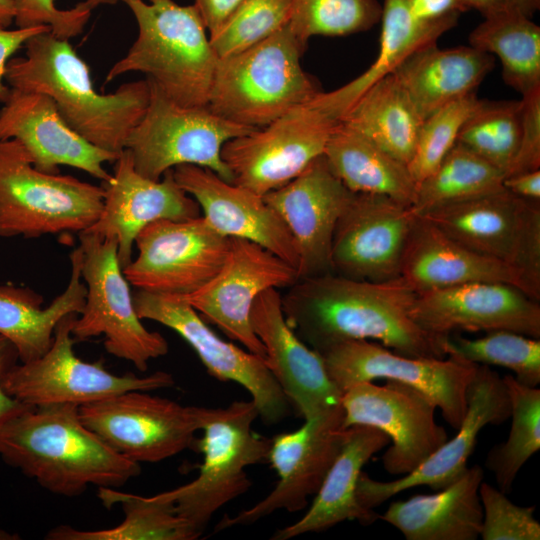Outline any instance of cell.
I'll return each instance as SVG.
<instances>
[{"instance_id": "8992f818", "label": "cell", "mask_w": 540, "mask_h": 540, "mask_svg": "<svg viewBox=\"0 0 540 540\" xmlns=\"http://www.w3.org/2000/svg\"><path fill=\"white\" fill-rule=\"evenodd\" d=\"M202 437L194 446L203 454L198 476L158 495L173 502L178 515L202 534L212 516L252 485L246 468L267 460L270 438L252 428L259 417L252 400L226 407H197Z\"/></svg>"}, {"instance_id": "7402d4cb", "label": "cell", "mask_w": 540, "mask_h": 540, "mask_svg": "<svg viewBox=\"0 0 540 540\" xmlns=\"http://www.w3.org/2000/svg\"><path fill=\"white\" fill-rule=\"evenodd\" d=\"M411 317L437 336L508 330L540 338V301L501 282H471L418 293Z\"/></svg>"}, {"instance_id": "83f0119b", "label": "cell", "mask_w": 540, "mask_h": 540, "mask_svg": "<svg viewBox=\"0 0 540 540\" xmlns=\"http://www.w3.org/2000/svg\"><path fill=\"white\" fill-rule=\"evenodd\" d=\"M400 278L417 294L484 281L511 284L531 297L516 270L466 248L418 215L403 255Z\"/></svg>"}, {"instance_id": "836d02e7", "label": "cell", "mask_w": 540, "mask_h": 540, "mask_svg": "<svg viewBox=\"0 0 540 540\" xmlns=\"http://www.w3.org/2000/svg\"><path fill=\"white\" fill-rule=\"evenodd\" d=\"M333 173L354 193L387 196L413 204L417 183L408 166L339 121L324 151Z\"/></svg>"}, {"instance_id": "f6af8a7d", "label": "cell", "mask_w": 540, "mask_h": 540, "mask_svg": "<svg viewBox=\"0 0 540 540\" xmlns=\"http://www.w3.org/2000/svg\"><path fill=\"white\" fill-rule=\"evenodd\" d=\"M483 509L480 537L483 540H539L540 523L535 506H519L507 494L484 481L479 487Z\"/></svg>"}, {"instance_id": "2e32d148", "label": "cell", "mask_w": 540, "mask_h": 540, "mask_svg": "<svg viewBox=\"0 0 540 540\" xmlns=\"http://www.w3.org/2000/svg\"><path fill=\"white\" fill-rule=\"evenodd\" d=\"M133 302L141 320L160 323L182 337L195 351L210 376L222 382H235L247 390L259 417L267 425L287 416L291 404L265 358L224 341L178 295L138 289L133 295Z\"/></svg>"}, {"instance_id": "ab89813d", "label": "cell", "mask_w": 540, "mask_h": 540, "mask_svg": "<svg viewBox=\"0 0 540 540\" xmlns=\"http://www.w3.org/2000/svg\"><path fill=\"white\" fill-rule=\"evenodd\" d=\"M447 356L486 366L511 370L514 378L528 387L540 384V338L496 330L479 338H466L458 332L444 339Z\"/></svg>"}, {"instance_id": "ba28073f", "label": "cell", "mask_w": 540, "mask_h": 540, "mask_svg": "<svg viewBox=\"0 0 540 540\" xmlns=\"http://www.w3.org/2000/svg\"><path fill=\"white\" fill-rule=\"evenodd\" d=\"M81 276L86 285L82 311L72 326L76 341L103 336L106 351L145 372L151 360L168 353L167 340L139 318L117 255L114 238L78 234Z\"/></svg>"}, {"instance_id": "11a10c76", "label": "cell", "mask_w": 540, "mask_h": 540, "mask_svg": "<svg viewBox=\"0 0 540 540\" xmlns=\"http://www.w3.org/2000/svg\"><path fill=\"white\" fill-rule=\"evenodd\" d=\"M510 5L531 18L540 9V0H509Z\"/></svg>"}, {"instance_id": "d590c367", "label": "cell", "mask_w": 540, "mask_h": 540, "mask_svg": "<svg viewBox=\"0 0 540 540\" xmlns=\"http://www.w3.org/2000/svg\"><path fill=\"white\" fill-rule=\"evenodd\" d=\"M98 498L110 508L119 504L123 521L108 529L81 530L68 525L52 528L46 535L50 540H194L199 533L194 526L178 515L173 502L154 496H139L98 487Z\"/></svg>"}, {"instance_id": "f5cc1de1", "label": "cell", "mask_w": 540, "mask_h": 540, "mask_svg": "<svg viewBox=\"0 0 540 540\" xmlns=\"http://www.w3.org/2000/svg\"><path fill=\"white\" fill-rule=\"evenodd\" d=\"M503 187L520 198L540 201V169L508 175Z\"/></svg>"}, {"instance_id": "8fae6325", "label": "cell", "mask_w": 540, "mask_h": 540, "mask_svg": "<svg viewBox=\"0 0 540 540\" xmlns=\"http://www.w3.org/2000/svg\"><path fill=\"white\" fill-rule=\"evenodd\" d=\"M78 314L64 316L54 330L49 349L40 357L17 363L6 375L5 391L16 400L38 407L73 404L78 407L130 390L172 387V374L156 371L146 376L116 375L102 361L86 362L73 350L72 326Z\"/></svg>"}, {"instance_id": "d4e9b609", "label": "cell", "mask_w": 540, "mask_h": 540, "mask_svg": "<svg viewBox=\"0 0 540 540\" xmlns=\"http://www.w3.org/2000/svg\"><path fill=\"white\" fill-rule=\"evenodd\" d=\"M250 321L265 347L269 369L304 420L341 406L342 393L328 376L322 356L287 323L278 289H268L256 298Z\"/></svg>"}, {"instance_id": "74e56055", "label": "cell", "mask_w": 540, "mask_h": 540, "mask_svg": "<svg viewBox=\"0 0 540 540\" xmlns=\"http://www.w3.org/2000/svg\"><path fill=\"white\" fill-rule=\"evenodd\" d=\"M505 174L457 143L439 165L417 184L411 210L422 215L433 209L503 189Z\"/></svg>"}, {"instance_id": "4316f807", "label": "cell", "mask_w": 540, "mask_h": 540, "mask_svg": "<svg viewBox=\"0 0 540 540\" xmlns=\"http://www.w3.org/2000/svg\"><path fill=\"white\" fill-rule=\"evenodd\" d=\"M17 140L35 168L59 173V166L80 169L102 182L110 175L104 168L118 155L100 149L75 132L47 95L16 89L0 109V141Z\"/></svg>"}, {"instance_id": "1f68e13d", "label": "cell", "mask_w": 540, "mask_h": 540, "mask_svg": "<svg viewBox=\"0 0 540 540\" xmlns=\"http://www.w3.org/2000/svg\"><path fill=\"white\" fill-rule=\"evenodd\" d=\"M459 15L438 21L414 16L409 0H384L379 51L370 67L351 82L331 92H319L311 102L339 120L372 84L393 70L410 54L437 40L457 25Z\"/></svg>"}, {"instance_id": "bcb514c9", "label": "cell", "mask_w": 540, "mask_h": 540, "mask_svg": "<svg viewBox=\"0 0 540 540\" xmlns=\"http://www.w3.org/2000/svg\"><path fill=\"white\" fill-rule=\"evenodd\" d=\"M18 28L46 25L50 32L61 39L69 40L84 30L91 12L76 5L70 9H60L55 0H12Z\"/></svg>"}, {"instance_id": "ac0fdd59", "label": "cell", "mask_w": 540, "mask_h": 540, "mask_svg": "<svg viewBox=\"0 0 540 540\" xmlns=\"http://www.w3.org/2000/svg\"><path fill=\"white\" fill-rule=\"evenodd\" d=\"M229 238L227 257L216 275L197 291L180 297L227 337L266 359L265 347L252 329L251 309L261 293L289 288L298 274L292 265L264 247Z\"/></svg>"}, {"instance_id": "ffe728a7", "label": "cell", "mask_w": 540, "mask_h": 540, "mask_svg": "<svg viewBox=\"0 0 540 540\" xmlns=\"http://www.w3.org/2000/svg\"><path fill=\"white\" fill-rule=\"evenodd\" d=\"M415 219L410 206L387 196L354 193L334 231L332 273L370 282L399 278Z\"/></svg>"}, {"instance_id": "db71d44e", "label": "cell", "mask_w": 540, "mask_h": 540, "mask_svg": "<svg viewBox=\"0 0 540 540\" xmlns=\"http://www.w3.org/2000/svg\"><path fill=\"white\" fill-rule=\"evenodd\" d=\"M467 10L475 9L483 17L513 8L509 0H460Z\"/></svg>"}, {"instance_id": "603a6c76", "label": "cell", "mask_w": 540, "mask_h": 540, "mask_svg": "<svg viewBox=\"0 0 540 540\" xmlns=\"http://www.w3.org/2000/svg\"><path fill=\"white\" fill-rule=\"evenodd\" d=\"M353 195L333 173L324 154L290 182L263 195L294 239L298 280L332 272L334 231Z\"/></svg>"}, {"instance_id": "ee69618b", "label": "cell", "mask_w": 540, "mask_h": 540, "mask_svg": "<svg viewBox=\"0 0 540 540\" xmlns=\"http://www.w3.org/2000/svg\"><path fill=\"white\" fill-rule=\"evenodd\" d=\"M479 102L475 91L468 93L446 104L423 121L413 157L407 164L417 184L439 165L456 144L461 127Z\"/></svg>"}, {"instance_id": "7a4b0ae2", "label": "cell", "mask_w": 540, "mask_h": 540, "mask_svg": "<svg viewBox=\"0 0 540 540\" xmlns=\"http://www.w3.org/2000/svg\"><path fill=\"white\" fill-rule=\"evenodd\" d=\"M24 46V56L7 63L8 86L47 95L75 132L94 146L119 155L149 104L147 79L101 94L94 89L89 66L69 40L46 31L31 37Z\"/></svg>"}, {"instance_id": "cb8c5ba5", "label": "cell", "mask_w": 540, "mask_h": 540, "mask_svg": "<svg viewBox=\"0 0 540 540\" xmlns=\"http://www.w3.org/2000/svg\"><path fill=\"white\" fill-rule=\"evenodd\" d=\"M113 173L102 182L104 205L97 221L87 230L101 238H114L122 269L132 260L138 234L150 223L200 216L198 203L175 181L172 169L160 180L138 173L124 149L113 162Z\"/></svg>"}, {"instance_id": "d6986e66", "label": "cell", "mask_w": 540, "mask_h": 540, "mask_svg": "<svg viewBox=\"0 0 540 540\" xmlns=\"http://www.w3.org/2000/svg\"><path fill=\"white\" fill-rule=\"evenodd\" d=\"M344 434L343 409L339 406L305 420L294 431L271 438L266 461L278 476L276 486L252 507L233 517L225 515L216 531L253 524L276 510L297 512L304 509L308 497L317 493L337 457Z\"/></svg>"}, {"instance_id": "277c9868", "label": "cell", "mask_w": 540, "mask_h": 540, "mask_svg": "<svg viewBox=\"0 0 540 540\" xmlns=\"http://www.w3.org/2000/svg\"><path fill=\"white\" fill-rule=\"evenodd\" d=\"M138 35L127 54L108 71L105 83L142 72L173 102L208 106L218 56L195 7L173 0H123Z\"/></svg>"}, {"instance_id": "f35d334b", "label": "cell", "mask_w": 540, "mask_h": 540, "mask_svg": "<svg viewBox=\"0 0 540 540\" xmlns=\"http://www.w3.org/2000/svg\"><path fill=\"white\" fill-rule=\"evenodd\" d=\"M503 380L510 400L511 427L506 441L487 453L485 465L497 488L508 494L522 466L540 449V389L525 386L512 375Z\"/></svg>"}, {"instance_id": "5bb4252c", "label": "cell", "mask_w": 540, "mask_h": 540, "mask_svg": "<svg viewBox=\"0 0 540 540\" xmlns=\"http://www.w3.org/2000/svg\"><path fill=\"white\" fill-rule=\"evenodd\" d=\"M130 390L79 407L83 424L136 463H156L194 446L196 406Z\"/></svg>"}, {"instance_id": "e0dca14e", "label": "cell", "mask_w": 540, "mask_h": 540, "mask_svg": "<svg viewBox=\"0 0 540 540\" xmlns=\"http://www.w3.org/2000/svg\"><path fill=\"white\" fill-rule=\"evenodd\" d=\"M341 406L344 428L371 426L389 437L391 446L382 456V466L391 475L412 472L448 439L435 419L436 406L404 383L353 385L343 392Z\"/></svg>"}, {"instance_id": "44dd1931", "label": "cell", "mask_w": 540, "mask_h": 540, "mask_svg": "<svg viewBox=\"0 0 540 540\" xmlns=\"http://www.w3.org/2000/svg\"><path fill=\"white\" fill-rule=\"evenodd\" d=\"M507 387L490 366L477 365L468 388L467 410L457 433L447 439L412 472L392 481H378L362 471L357 499L362 507L374 510L396 494L421 485L434 491L457 480L466 470L477 437L487 425H500L510 418Z\"/></svg>"}, {"instance_id": "30bf717a", "label": "cell", "mask_w": 540, "mask_h": 540, "mask_svg": "<svg viewBox=\"0 0 540 540\" xmlns=\"http://www.w3.org/2000/svg\"><path fill=\"white\" fill-rule=\"evenodd\" d=\"M466 248L516 270L540 301V201L504 188L418 215Z\"/></svg>"}, {"instance_id": "3957f363", "label": "cell", "mask_w": 540, "mask_h": 540, "mask_svg": "<svg viewBox=\"0 0 540 540\" xmlns=\"http://www.w3.org/2000/svg\"><path fill=\"white\" fill-rule=\"evenodd\" d=\"M0 457L56 495L117 488L141 472L86 427L73 404L27 407L0 428Z\"/></svg>"}, {"instance_id": "9c48e42d", "label": "cell", "mask_w": 540, "mask_h": 540, "mask_svg": "<svg viewBox=\"0 0 540 540\" xmlns=\"http://www.w3.org/2000/svg\"><path fill=\"white\" fill-rule=\"evenodd\" d=\"M146 79L150 87L149 104L125 145L136 171L149 179L160 180L168 170L190 164L208 168L233 183L232 173L221 157L222 147L257 128L221 118L208 106L178 105Z\"/></svg>"}, {"instance_id": "9a60e30c", "label": "cell", "mask_w": 540, "mask_h": 540, "mask_svg": "<svg viewBox=\"0 0 540 540\" xmlns=\"http://www.w3.org/2000/svg\"><path fill=\"white\" fill-rule=\"evenodd\" d=\"M137 255L122 270L137 289L167 295L191 294L222 267L230 238L219 234L202 215L157 220L135 240Z\"/></svg>"}, {"instance_id": "6da1fadb", "label": "cell", "mask_w": 540, "mask_h": 540, "mask_svg": "<svg viewBox=\"0 0 540 540\" xmlns=\"http://www.w3.org/2000/svg\"><path fill=\"white\" fill-rule=\"evenodd\" d=\"M417 293L400 277L385 282L335 273L297 280L282 296L289 326L321 353L347 340H371L409 357L444 358V339L411 317Z\"/></svg>"}, {"instance_id": "7c38bea8", "label": "cell", "mask_w": 540, "mask_h": 540, "mask_svg": "<svg viewBox=\"0 0 540 540\" xmlns=\"http://www.w3.org/2000/svg\"><path fill=\"white\" fill-rule=\"evenodd\" d=\"M319 354L328 376L342 394L359 383L392 380L423 393L453 429L465 417L468 388L477 364L454 356L409 357L371 340L343 341Z\"/></svg>"}, {"instance_id": "484cf974", "label": "cell", "mask_w": 540, "mask_h": 540, "mask_svg": "<svg viewBox=\"0 0 540 540\" xmlns=\"http://www.w3.org/2000/svg\"><path fill=\"white\" fill-rule=\"evenodd\" d=\"M172 174L198 203L203 218L215 231L264 247L292 265L298 274L299 255L294 239L263 196L196 165H178Z\"/></svg>"}, {"instance_id": "b9f144b4", "label": "cell", "mask_w": 540, "mask_h": 540, "mask_svg": "<svg viewBox=\"0 0 540 540\" xmlns=\"http://www.w3.org/2000/svg\"><path fill=\"white\" fill-rule=\"evenodd\" d=\"M381 14L379 0H293L289 27L306 47L313 36L367 31L380 21Z\"/></svg>"}, {"instance_id": "c3c4849f", "label": "cell", "mask_w": 540, "mask_h": 540, "mask_svg": "<svg viewBox=\"0 0 540 540\" xmlns=\"http://www.w3.org/2000/svg\"><path fill=\"white\" fill-rule=\"evenodd\" d=\"M50 31L46 25L7 29L0 25V103L6 102L11 88L4 83L5 72L11 56L33 36Z\"/></svg>"}, {"instance_id": "f546056e", "label": "cell", "mask_w": 540, "mask_h": 540, "mask_svg": "<svg viewBox=\"0 0 540 540\" xmlns=\"http://www.w3.org/2000/svg\"><path fill=\"white\" fill-rule=\"evenodd\" d=\"M483 478L479 465L467 467L457 480L433 494L392 502L380 519L407 540H476L483 520L479 496Z\"/></svg>"}, {"instance_id": "8d00e7d4", "label": "cell", "mask_w": 540, "mask_h": 540, "mask_svg": "<svg viewBox=\"0 0 540 540\" xmlns=\"http://www.w3.org/2000/svg\"><path fill=\"white\" fill-rule=\"evenodd\" d=\"M470 46L496 55L504 82L522 96L540 88V27L514 8L484 17Z\"/></svg>"}, {"instance_id": "f1b7e54d", "label": "cell", "mask_w": 540, "mask_h": 540, "mask_svg": "<svg viewBox=\"0 0 540 540\" xmlns=\"http://www.w3.org/2000/svg\"><path fill=\"white\" fill-rule=\"evenodd\" d=\"M390 443L389 437L371 426L345 428L341 449L329 468L315 498L297 522L275 532L273 540H288L320 532L344 522L370 525L380 519L375 510L365 509L357 499V485L364 465Z\"/></svg>"}, {"instance_id": "4fadbf2b", "label": "cell", "mask_w": 540, "mask_h": 540, "mask_svg": "<svg viewBox=\"0 0 540 540\" xmlns=\"http://www.w3.org/2000/svg\"><path fill=\"white\" fill-rule=\"evenodd\" d=\"M339 120L311 101L270 124L227 141L221 157L233 184L261 196L297 177L324 154Z\"/></svg>"}, {"instance_id": "d6a6232c", "label": "cell", "mask_w": 540, "mask_h": 540, "mask_svg": "<svg viewBox=\"0 0 540 540\" xmlns=\"http://www.w3.org/2000/svg\"><path fill=\"white\" fill-rule=\"evenodd\" d=\"M71 274L64 291L46 307L44 298L29 287L0 284V335L17 350L20 362L42 356L51 346L59 321L82 311L86 285L81 276L82 252L70 254Z\"/></svg>"}, {"instance_id": "f907efd6", "label": "cell", "mask_w": 540, "mask_h": 540, "mask_svg": "<svg viewBox=\"0 0 540 540\" xmlns=\"http://www.w3.org/2000/svg\"><path fill=\"white\" fill-rule=\"evenodd\" d=\"M245 0H194L209 36L213 35Z\"/></svg>"}, {"instance_id": "7dc6e473", "label": "cell", "mask_w": 540, "mask_h": 540, "mask_svg": "<svg viewBox=\"0 0 540 540\" xmlns=\"http://www.w3.org/2000/svg\"><path fill=\"white\" fill-rule=\"evenodd\" d=\"M537 169H540V88L522 96L519 146L506 176Z\"/></svg>"}, {"instance_id": "5b68a950", "label": "cell", "mask_w": 540, "mask_h": 540, "mask_svg": "<svg viewBox=\"0 0 540 540\" xmlns=\"http://www.w3.org/2000/svg\"><path fill=\"white\" fill-rule=\"evenodd\" d=\"M306 47L287 25L239 53L218 58L208 107L233 123L264 127L320 91L303 70Z\"/></svg>"}, {"instance_id": "816d5d0a", "label": "cell", "mask_w": 540, "mask_h": 540, "mask_svg": "<svg viewBox=\"0 0 540 540\" xmlns=\"http://www.w3.org/2000/svg\"><path fill=\"white\" fill-rule=\"evenodd\" d=\"M412 13L422 21H438L468 11L460 0H409Z\"/></svg>"}, {"instance_id": "6f0895ef", "label": "cell", "mask_w": 540, "mask_h": 540, "mask_svg": "<svg viewBox=\"0 0 540 540\" xmlns=\"http://www.w3.org/2000/svg\"><path fill=\"white\" fill-rule=\"evenodd\" d=\"M123 0H84L82 2H79L76 6L82 10L91 12L93 9H95L98 6L101 5H115L118 2H122Z\"/></svg>"}, {"instance_id": "4dcf8cb0", "label": "cell", "mask_w": 540, "mask_h": 540, "mask_svg": "<svg viewBox=\"0 0 540 540\" xmlns=\"http://www.w3.org/2000/svg\"><path fill=\"white\" fill-rule=\"evenodd\" d=\"M494 67L491 54L472 46L422 47L392 72L423 120L446 104L474 92Z\"/></svg>"}, {"instance_id": "9f6ffc18", "label": "cell", "mask_w": 540, "mask_h": 540, "mask_svg": "<svg viewBox=\"0 0 540 540\" xmlns=\"http://www.w3.org/2000/svg\"><path fill=\"white\" fill-rule=\"evenodd\" d=\"M15 9L12 0H0V25L8 28L14 21Z\"/></svg>"}, {"instance_id": "7bdbcfd3", "label": "cell", "mask_w": 540, "mask_h": 540, "mask_svg": "<svg viewBox=\"0 0 540 540\" xmlns=\"http://www.w3.org/2000/svg\"><path fill=\"white\" fill-rule=\"evenodd\" d=\"M293 0H245L209 36L218 58L248 49L289 25Z\"/></svg>"}, {"instance_id": "e575fe53", "label": "cell", "mask_w": 540, "mask_h": 540, "mask_svg": "<svg viewBox=\"0 0 540 540\" xmlns=\"http://www.w3.org/2000/svg\"><path fill=\"white\" fill-rule=\"evenodd\" d=\"M340 121L407 165L424 120L390 73L368 87Z\"/></svg>"}, {"instance_id": "681fc988", "label": "cell", "mask_w": 540, "mask_h": 540, "mask_svg": "<svg viewBox=\"0 0 540 540\" xmlns=\"http://www.w3.org/2000/svg\"><path fill=\"white\" fill-rule=\"evenodd\" d=\"M19 362V356L14 345L0 335V428L9 419L29 407L10 396L3 385L6 375Z\"/></svg>"}, {"instance_id": "60d3db41", "label": "cell", "mask_w": 540, "mask_h": 540, "mask_svg": "<svg viewBox=\"0 0 540 540\" xmlns=\"http://www.w3.org/2000/svg\"><path fill=\"white\" fill-rule=\"evenodd\" d=\"M521 100H480L460 129L457 143L470 149L506 176L518 150Z\"/></svg>"}, {"instance_id": "52a82bcc", "label": "cell", "mask_w": 540, "mask_h": 540, "mask_svg": "<svg viewBox=\"0 0 540 540\" xmlns=\"http://www.w3.org/2000/svg\"><path fill=\"white\" fill-rule=\"evenodd\" d=\"M103 205L102 186L42 172L17 140L0 141V237L79 234L97 221Z\"/></svg>"}]
</instances>
